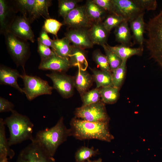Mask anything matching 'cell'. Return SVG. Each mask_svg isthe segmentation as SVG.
<instances>
[{
	"label": "cell",
	"instance_id": "6da1fadb",
	"mask_svg": "<svg viewBox=\"0 0 162 162\" xmlns=\"http://www.w3.org/2000/svg\"><path fill=\"white\" fill-rule=\"evenodd\" d=\"M109 122H90L73 118L69 128L71 136L80 140L97 139L110 142L114 139L109 129Z\"/></svg>",
	"mask_w": 162,
	"mask_h": 162
},
{
	"label": "cell",
	"instance_id": "7a4b0ae2",
	"mask_svg": "<svg viewBox=\"0 0 162 162\" xmlns=\"http://www.w3.org/2000/svg\"><path fill=\"white\" fill-rule=\"evenodd\" d=\"M71 136L70 130L65 125L61 117L53 127L38 131L33 141L50 156L53 157L59 146Z\"/></svg>",
	"mask_w": 162,
	"mask_h": 162
},
{
	"label": "cell",
	"instance_id": "3957f363",
	"mask_svg": "<svg viewBox=\"0 0 162 162\" xmlns=\"http://www.w3.org/2000/svg\"><path fill=\"white\" fill-rule=\"evenodd\" d=\"M10 116L3 120L5 125L8 128L10 136L8 140L11 146L29 140L32 141L34 124L26 116L16 110L11 112Z\"/></svg>",
	"mask_w": 162,
	"mask_h": 162
},
{
	"label": "cell",
	"instance_id": "277c9868",
	"mask_svg": "<svg viewBox=\"0 0 162 162\" xmlns=\"http://www.w3.org/2000/svg\"><path fill=\"white\" fill-rule=\"evenodd\" d=\"M146 47L151 57L162 68V9L146 25Z\"/></svg>",
	"mask_w": 162,
	"mask_h": 162
},
{
	"label": "cell",
	"instance_id": "5b68a950",
	"mask_svg": "<svg viewBox=\"0 0 162 162\" xmlns=\"http://www.w3.org/2000/svg\"><path fill=\"white\" fill-rule=\"evenodd\" d=\"M24 84L22 89L27 99L32 100L37 97L44 94H51L53 89L48 82L40 77L29 76L25 73L21 75Z\"/></svg>",
	"mask_w": 162,
	"mask_h": 162
},
{
	"label": "cell",
	"instance_id": "8992f818",
	"mask_svg": "<svg viewBox=\"0 0 162 162\" xmlns=\"http://www.w3.org/2000/svg\"><path fill=\"white\" fill-rule=\"evenodd\" d=\"M75 115L76 118L90 122H109L110 120L104 104L100 101L77 108Z\"/></svg>",
	"mask_w": 162,
	"mask_h": 162
},
{
	"label": "cell",
	"instance_id": "52a82bcc",
	"mask_svg": "<svg viewBox=\"0 0 162 162\" xmlns=\"http://www.w3.org/2000/svg\"><path fill=\"white\" fill-rule=\"evenodd\" d=\"M17 162H55L53 157L50 156L38 145L31 141L20 152Z\"/></svg>",
	"mask_w": 162,
	"mask_h": 162
},
{
	"label": "cell",
	"instance_id": "ba28073f",
	"mask_svg": "<svg viewBox=\"0 0 162 162\" xmlns=\"http://www.w3.org/2000/svg\"><path fill=\"white\" fill-rule=\"evenodd\" d=\"M53 83V88L56 89L64 98H68L73 94L74 80L71 77L61 73L52 72L46 74Z\"/></svg>",
	"mask_w": 162,
	"mask_h": 162
},
{
	"label": "cell",
	"instance_id": "9c48e42d",
	"mask_svg": "<svg viewBox=\"0 0 162 162\" xmlns=\"http://www.w3.org/2000/svg\"><path fill=\"white\" fill-rule=\"evenodd\" d=\"M116 14L130 22L140 14L143 10L138 6L133 0H112Z\"/></svg>",
	"mask_w": 162,
	"mask_h": 162
},
{
	"label": "cell",
	"instance_id": "30bf717a",
	"mask_svg": "<svg viewBox=\"0 0 162 162\" xmlns=\"http://www.w3.org/2000/svg\"><path fill=\"white\" fill-rule=\"evenodd\" d=\"M64 24L75 28H83L91 26L92 21L88 18L85 7H76L64 18Z\"/></svg>",
	"mask_w": 162,
	"mask_h": 162
},
{
	"label": "cell",
	"instance_id": "8fae6325",
	"mask_svg": "<svg viewBox=\"0 0 162 162\" xmlns=\"http://www.w3.org/2000/svg\"><path fill=\"white\" fill-rule=\"evenodd\" d=\"M7 32L6 43L8 50L17 64L24 66L27 53L26 45L13 34Z\"/></svg>",
	"mask_w": 162,
	"mask_h": 162
},
{
	"label": "cell",
	"instance_id": "7c38bea8",
	"mask_svg": "<svg viewBox=\"0 0 162 162\" xmlns=\"http://www.w3.org/2000/svg\"><path fill=\"white\" fill-rule=\"evenodd\" d=\"M25 40L34 42V36L29 21L23 16L16 18L11 23L8 32Z\"/></svg>",
	"mask_w": 162,
	"mask_h": 162
},
{
	"label": "cell",
	"instance_id": "4fadbf2b",
	"mask_svg": "<svg viewBox=\"0 0 162 162\" xmlns=\"http://www.w3.org/2000/svg\"><path fill=\"white\" fill-rule=\"evenodd\" d=\"M71 66L69 58L62 57L55 54L41 60L38 68L62 73L67 71Z\"/></svg>",
	"mask_w": 162,
	"mask_h": 162
},
{
	"label": "cell",
	"instance_id": "5bb4252c",
	"mask_svg": "<svg viewBox=\"0 0 162 162\" xmlns=\"http://www.w3.org/2000/svg\"><path fill=\"white\" fill-rule=\"evenodd\" d=\"M66 37L72 43L74 46L82 49L92 47L93 44L88 32L83 28H75L67 32Z\"/></svg>",
	"mask_w": 162,
	"mask_h": 162
},
{
	"label": "cell",
	"instance_id": "9a60e30c",
	"mask_svg": "<svg viewBox=\"0 0 162 162\" xmlns=\"http://www.w3.org/2000/svg\"><path fill=\"white\" fill-rule=\"evenodd\" d=\"M21 75L16 70L5 67L1 66L0 68V83L1 85H8L23 93L17 83V80L20 78Z\"/></svg>",
	"mask_w": 162,
	"mask_h": 162
},
{
	"label": "cell",
	"instance_id": "2e32d148",
	"mask_svg": "<svg viewBox=\"0 0 162 162\" xmlns=\"http://www.w3.org/2000/svg\"><path fill=\"white\" fill-rule=\"evenodd\" d=\"M144 13L130 22V28L134 39L140 46L143 47L144 42V33L146 25L144 20Z\"/></svg>",
	"mask_w": 162,
	"mask_h": 162
},
{
	"label": "cell",
	"instance_id": "e0dca14e",
	"mask_svg": "<svg viewBox=\"0 0 162 162\" xmlns=\"http://www.w3.org/2000/svg\"><path fill=\"white\" fill-rule=\"evenodd\" d=\"M92 44L102 46L106 44L109 32L105 29L102 24H93L88 31Z\"/></svg>",
	"mask_w": 162,
	"mask_h": 162
},
{
	"label": "cell",
	"instance_id": "ac0fdd59",
	"mask_svg": "<svg viewBox=\"0 0 162 162\" xmlns=\"http://www.w3.org/2000/svg\"><path fill=\"white\" fill-rule=\"evenodd\" d=\"M79 69L74 80V85L82 95L91 85L92 78L86 70Z\"/></svg>",
	"mask_w": 162,
	"mask_h": 162
},
{
	"label": "cell",
	"instance_id": "d6986e66",
	"mask_svg": "<svg viewBox=\"0 0 162 162\" xmlns=\"http://www.w3.org/2000/svg\"><path fill=\"white\" fill-rule=\"evenodd\" d=\"M128 22L124 21L115 28L114 31L116 40L121 44L130 47L133 44L132 38Z\"/></svg>",
	"mask_w": 162,
	"mask_h": 162
},
{
	"label": "cell",
	"instance_id": "ffe728a7",
	"mask_svg": "<svg viewBox=\"0 0 162 162\" xmlns=\"http://www.w3.org/2000/svg\"><path fill=\"white\" fill-rule=\"evenodd\" d=\"M106 44L109 49L122 60H127L134 55L141 56L143 50V47L141 46L134 48L122 44L115 46H111L107 44Z\"/></svg>",
	"mask_w": 162,
	"mask_h": 162
},
{
	"label": "cell",
	"instance_id": "44dd1931",
	"mask_svg": "<svg viewBox=\"0 0 162 162\" xmlns=\"http://www.w3.org/2000/svg\"><path fill=\"white\" fill-rule=\"evenodd\" d=\"M70 43L69 40L66 37L53 40L52 50L56 55L69 59L72 48Z\"/></svg>",
	"mask_w": 162,
	"mask_h": 162
},
{
	"label": "cell",
	"instance_id": "7402d4cb",
	"mask_svg": "<svg viewBox=\"0 0 162 162\" xmlns=\"http://www.w3.org/2000/svg\"><path fill=\"white\" fill-rule=\"evenodd\" d=\"M69 60L71 66H77L79 68L86 70L88 63L83 49L72 46Z\"/></svg>",
	"mask_w": 162,
	"mask_h": 162
},
{
	"label": "cell",
	"instance_id": "603a6c76",
	"mask_svg": "<svg viewBox=\"0 0 162 162\" xmlns=\"http://www.w3.org/2000/svg\"><path fill=\"white\" fill-rule=\"evenodd\" d=\"M3 119L0 118V158L9 157L12 158L14 152L10 148L8 140L6 139L5 132V125Z\"/></svg>",
	"mask_w": 162,
	"mask_h": 162
},
{
	"label": "cell",
	"instance_id": "cb8c5ba5",
	"mask_svg": "<svg viewBox=\"0 0 162 162\" xmlns=\"http://www.w3.org/2000/svg\"><path fill=\"white\" fill-rule=\"evenodd\" d=\"M51 4V0H35L30 14L31 21H32L40 16H43L49 18L48 9Z\"/></svg>",
	"mask_w": 162,
	"mask_h": 162
},
{
	"label": "cell",
	"instance_id": "d4e9b609",
	"mask_svg": "<svg viewBox=\"0 0 162 162\" xmlns=\"http://www.w3.org/2000/svg\"><path fill=\"white\" fill-rule=\"evenodd\" d=\"M87 15L92 21L100 23L106 14L105 10L92 1H88L85 7Z\"/></svg>",
	"mask_w": 162,
	"mask_h": 162
},
{
	"label": "cell",
	"instance_id": "484cf974",
	"mask_svg": "<svg viewBox=\"0 0 162 162\" xmlns=\"http://www.w3.org/2000/svg\"><path fill=\"white\" fill-rule=\"evenodd\" d=\"M102 101L107 104H113L117 100L119 89L114 86L100 88L99 89Z\"/></svg>",
	"mask_w": 162,
	"mask_h": 162
},
{
	"label": "cell",
	"instance_id": "4316f807",
	"mask_svg": "<svg viewBox=\"0 0 162 162\" xmlns=\"http://www.w3.org/2000/svg\"><path fill=\"white\" fill-rule=\"evenodd\" d=\"M93 76L96 84V88L113 86L111 74L101 70H92Z\"/></svg>",
	"mask_w": 162,
	"mask_h": 162
},
{
	"label": "cell",
	"instance_id": "83f0119b",
	"mask_svg": "<svg viewBox=\"0 0 162 162\" xmlns=\"http://www.w3.org/2000/svg\"><path fill=\"white\" fill-rule=\"evenodd\" d=\"M127 60H123L121 64L112 72L111 76L113 86L119 89L122 86L125 77Z\"/></svg>",
	"mask_w": 162,
	"mask_h": 162
},
{
	"label": "cell",
	"instance_id": "f1b7e54d",
	"mask_svg": "<svg viewBox=\"0 0 162 162\" xmlns=\"http://www.w3.org/2000/svg\"><path fill=\"white\" fill-rule=\"evenodd\" d=\"M99 154L98 149L94 150L93 147L90 148L82 146L76 152L75 158L76 162H85L91 158Z\"/></svg>",
	"mask_w": 162,
	"mask_h": 162
},
{
	"label": "cell",
	"instance_id": "f546056e",
	"mask_svg": "<svg viewBox=\"0 0 162 162\" xmlns=\"http://www.w3.org/2000/svg\"><path fill=\"white\" fill-rule=\"evenodd\" d=\"M108 60L111 72L119 67L123 60L107 47L106 44L102 45Z\"/></svg>",
	"mask_w": 162,
	"mask_h": 162
},
{
	"label": "cell",
	"instance_id": "4dcf8cb0",
	"mask_svg": "<svg viewBox=\"0 0 162 162\" xmlns=\"http://www.w3.org/2000/svg\"><path fill=\"white\" fill-rule=\"evenodd\" d=\"M10 13L8 5L6 1L0 0V24L1 31L8 32L7 20Z\"/></svg>",
	"mask_w": 162,
	"mask_h": 162
},
{
	"label": "cell",
	"instance_id": "1f68e13d",
	"mask_svg": "<svg viewBox=\"0 0 162 162\" xmlns=\"http://www.w3.org/2000/svg\"><path fill=\"white\" fill-rule=\"evenodd\" d=\"M58 12L63 18L71 10L76 7L78 2L76 0H58Z\"/></svg>",
	"mask_w": 162,
	"mask_h": 162
},
{
	"label": "cell",
	"instance_id": "d6a6232c",
	"mask_svg": "<svg viewBox=\"0 0 162 162\" xmlns=\"http://www.w3.org/2000/svg\"><path fill=\"white\" fill-rule=\"evenodd\" d=\"M124 21L126 20L121 16L115 14H110L107 16L102 24L109 33L112 29L116 28Z\"/></svg>",
	"mask_w": 162,
	"mask_h": 162
},
{
	"label": "cell",
	"instance_id": "836d02e7",
	"mask_svg": "<svg viewBox=\"0 0 162 162\" xmlns=\"http://www.w3.org/2000/svg\"><path fill=\"white\" fill-rule=\"evenodd\" d=\"M100 98L98 88L93 89L86 92L82 95V106L96 103L100 100Z\"/></svg>",
	"mask_w": 162,
	"mask_h": 162
},
{
	"label": "cell",
	"instance_id": "e575fe53",
	"mask_svg": "<svg viewBox=\"0 0 162 162\" xmlns=\"http://www.w3.org/2000/svg\"><path fill=\"white\" fill-rule=\"evenodd\" d=\"M62 24L56 20L47 18L45 21L43 29L47 33L57 36V34Z\"/></svg>",
	"mask_w": 162,
	"mask_h": 162
},
{
	"label": "cell",
	"instance_id": "d590c367",
	"mask_svg": "<svg viewBox=\"0 0 162 162\" xmlns=\"http://www.w3.org/2000/svg\"><path fill=\"white\" fill-rule=\"evenodd\" d=\"M93 58L101 70L112 74L108 59L106 56L99 52H95Z\"/></svg>",
	"mask_w": 162,
	"mask_h": 162
},
{
	"label": "cell",
	"instance_id": "8d00e7d4",
	"mask_svg": "<svg viewBox=\"0 0 162 162\" xmlns=\"http://www.w3.org/2000/svg\"><path fill=\"white\" fill-rule=\"evenodd\" d=\"M35 0H19L17 4L24 16L26 17L27 14H30Z\"/></svg>",
	"mask_w": 162,
	"mask_h": 162
},
{
	"label": "cell",
	"instance_id": "74e56055",
	"mask_svg": "<svg viewBox=\"0 0 162 162\" xmlns=\"http://www.w3.org/2000/svg\"><path fill=\"white\" fill-rule=\"evenodd\" d=\"M140 8L145 10H154L157 7L156 0H133Z\"/></svg>",
	"mask_w": 162,
	"mask_h": 162
},
{
	"label": "cell",
	"instance_id": "f35d334b",
	"mask_svg": "<svg viewBox=\"0 0 162 162\" xmlns=\"http://www.w3.org/2000/svg\"><path fill=\"white\" fill-rule=\"evenodd\" d=\"M92 1L106 11L109 12L110 14H116L112 0H94Z\"/></svg>",
	"mask_w": 162,
	"mask_h": 162
},
{
	"label": "cell",
	"instance_id": "ab89813d",
	"mask_svg": "<svg viewBox=\"0 0 162 162\" xmlns=\"http://www.w3.org/2000/svg\"><path fill=\"white\" fill-rule=\"evenodd\" d=\"M38 51L41 60L46 58L55 54L50 47L43 44L38 42Z\"/></svg>",
	"mask_w": 162,
	"mask_h": 162
},
{
	"label": "cell",
	"instance_id": "60d3db41",
	"mask_svg": "<svg viewBox=\"0 0 162 162\" xmlns=\"http://www.w3.org/2000/svg\"><path fill=\"white\" fill-rule=\"evenodd\" d=\"M38 42L46 46L52 48L53 40L51 39L48 36L47 32L42 29L38 39Z\"/></svg>",
	"mask_w": 162,
	"mask_h": 162
},
{
	"label": "cell",
	"instance_id": "b9f144b4",
	"mask_svg": "<svg viewBox=\"0 0 162 162\" xmlns=\"http://www.w3.org/2000/svg\"><path fill=\"white\" fill-rule=\"evenodd\" d=\"M14 105L8 100L2 97L0 98V112H11L14 110Z\"/></svg>",
	"mask_w": 162,
	"mask_h": 162
},
{
	"label": "cell",
	"instance_id": "7bdbcfd3",
	"mask_svg": "<svg viewBox=\"0 0 162 162\" xmlns=\"http://www.w3.org/2000/svg\"><path fill=\"white\" fill-rule=\"evenodd\" d=\"M85 162H102V160L101 158H99L97 160L93 161L88 160Z\"/></svg>",
	"mask_w": 162,
	"mask_h": 162
},
{
	"label": "cell",
	"instance_id": "ee69618b",
	"mask_svg": "<svg viewBox=\"0 0 162 162\" xmlns=\"http://www.w3.org/2000/svg\"><path fill=\"white\" fill-rule=\"evenodd\" d=\"M8 158L7 157H4L0 158V162H7Z\"/></svg>",
	"mask_w": 162,
	"mask_h": 162
}]
</instances>
